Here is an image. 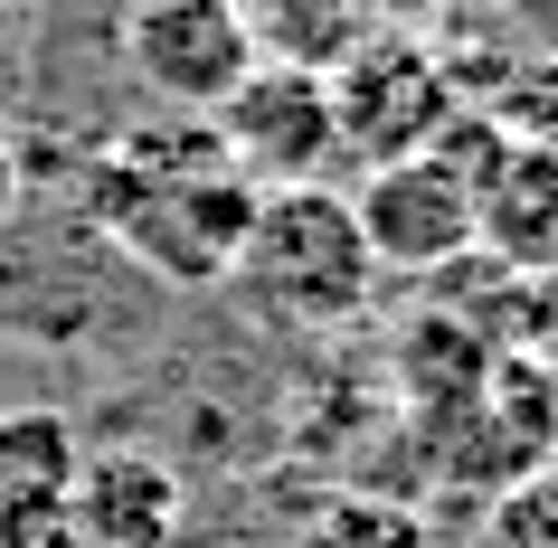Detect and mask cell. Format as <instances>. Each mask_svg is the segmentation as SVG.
Instances as JSON below:
<instances>
[{
  "mask_svg": "<svg viewBox=\"0 0 558 548\" xmlns=\"http://www.w3.org/2000/svg\"><path fill=\"white\" fill-rule=\"evenodd\" d=\"M256 199L265 190L236 171V151L218 143L208 114L123 123L114 143L86 161V218L114 236L143 275H161V284H180V293L228 284Z\"/></svg>",
  "mask_w": 558,
  "mask_h": 548,
  "instance_id": "cell-1",
  "label": "cell"
},
{
  "mask_svg": "<svg viewBox=\"0 0 558 548\" xmlns=\"http://www.w3.org/2000/svg\"><path fill=\"white\" fill-rule=\"evenodd\" d=\"M228 293L256 321H284V331H351L369 313V293H379L351 190H331V180L265 190L256 218H246V246L228 265Z\"/></svg>",
  "mask_w": 558,
  "mask_h": 548,
  "instance_id": "cell-2",
  "label": "cell"
},
{
  "mask_svg": "<svg viewBox=\"0 0 558 548\" xmlns=\"http://www.w3.org/2000/svg\"><path fill=\"white\" fill-rule=\"evenodd\" d=\"M454 114H464V86H454V58L426 29H369L331 66V123H341V151L360 171L436 151Z\"/></svg>",
  "mask_w": 558,
  "mask_h": 548,
  "instance_id": "cell-3",
  "label": "cell"
},
{
  "mask_svg": "<svg viewBox=\"0 0 558 548\" xmlns=\"http://www.w3.org/2000/svg\"><path fill=\"white\" fill-rule=\"evenodd\" d=\"M123 66L161 114H218L246 86L256 38L236 29L228 0H133L123 10Z\"/></svg>",
  "mask_w": 558,
  "mask_h": 548,
  "instance_id": "cell-4",
  "label": "cell"
},
{
  "mask_svg": "<svg viewBox=\"0 0 558 548\" xmlns=\"http://www.w3.org/2000/svg\"><path fill=\"white\" fill-rule=\"evenodd\" d=\"M208 123H218V143L236 151V171L256 180V190H303V180H323L331 161H341L331 76H313V66L256 58V66H246V86H236Z\"/></svg>",
  "mask_w": 558,
  "mask_h": 548,
  "instance_id": "cell-5",
  "label": "cell"
},
{
  "mask_svg": "<svg viewBox=\"0 0 558 548\" xmlns=\"http://www.w3.org/2000/svg\"><path fill=\"white\" fill-rule=\"evenodd\" d=\"M351 218H360V246H369L379 275H445V265L473 256V190L436 151L360 171Z\"/></svg>",
  "mask_w": 558,
  "mask_h": 548,
  "instance_id": "cell-6",
  "label": "cell"
},
{
  "mask_svg": "<svg viewBox=\"0 0 558 548\" xmlns=\"http://www.w3.org/2000/svg\"><path fill=\"white\" fill-rule=\"evenodd\" d=\"M464 190H473V246L521 284H558V151L493 143Z\"/></svg>",
  "mask_w": 558,
  "mask_h": 548,
  "instance_id": "cell-7",
  "label": "cell"
},
{
  "mask_svg": "<svg viewBox=\"0 0 558 548\" xmlns=\"http://www.w3.org/2000/svg\"><path fill=\"white\" fill-rule=\"evenodd\" d=\"M66 539L86 548H180L190 539V483L180 463L143 445H105L76 463V501H66Z\"/></svg>",
  "mask_w": 558,
  "mask_h": 548,
  "instance_id": "cell-8",
  "label": "cell"
},
{
  "mask_svg": "<svg viewBox=\"0 0 558 548\" xmlns=\"http://www.w3.org/2000/svg\"><path fill=\"white\" fill-rule=\"evenodd\" d=\"M86 435L58 406H0V548H58Z\"/></svg>",
  "mask_w": 558,
  "mask_h": 548,
  "instance_id": "cell-9",
  "label": "cell"
},
{
  "mask_svg": "<svg viewBox=\"0 0 558 548\" xmlns=\"http://www.w3.org/2000/svg\"><path fill=\"white\" fill-rule=\"evenodd\" d=\"M228 10H236V29L256 38V58L313 66V76H331V66L369 38L360 0H228Z\"/></svg>",
  "mask_w": 558,
  "mask_h": 548,
  "instance_id": "cell-10",
  "label": "cell"
},
{
  "mask_svg": "<svg viewBox=\"0 0 558 548\" xmlns=\"http://www.w3.org/2000/svg\"><path fill=\"white\" fill-rule=\"evenodd\" d=\"M303 548H436V539H426L408 511H388V501H331V511L303 529Z\"/></svg>",
  "mask_w": 558,
  "mask_h": 548,
  "instance_id": "cell-11",
  "label": "cell"
},
{
  "mask_svg": "<svg viewBox=\"0 0 558 548\" xmlns=\"http://www.w3.org/2000/svg\"><path fill=\"white\" fill-rule=\"evenodd\" d=\"M493 548H558V473H521V483H501Z\"/></svg>",
  "mask_w": 558,
  "mask_h": 548,
  "instance_id": "cell-12",
  "label": "cell"
},
{
  "mask_svg": "<svg viewBox=\"0 0 558 548\" xmlns=\"http://www.w3.org/2000/svg\"><path fill=\"white\" fill-rule=\"evenodd\" d=\"M511 20H521L530 58H558V0H511Z\"/></svg>",
  "mask_w": 558,
  "mask_h": 548,
  "instance_id": "cell-13",
  "label": "cell"
},
{
  "mask_svg": "<svg viewBox=\"0 0 558 548\" xmlns=\"http://www.w3.org/2000/svg\"><path fill=\"white\" fill-rule=\"evenodd\" d=\"M360 20H369V29H426L436 0H360Z\"/></svg>",
  "mask_w": 558,
  "mask_h": 548,
  "instance_id": "cell-14",
  "label": "cell"
},
{
  "mask_svg": "<svg viewBox=\"0 0 558 548\" xmlns=\"http://www.w3.org/2000/svg\"><path fill=\"white\" fill-rule=\"evenodd\" d=\"M10 218H20V143L0 133V228H10Z\"/></svg>",
  "mask_w": 558,
  "mask_h": 548,
  "instance_id": "cell-15",
  "label": "cell"
},
{
  "mask_svg": "<svg viewBox=\"0 0 558 548\" xmlns=\"http://www.w3.org/2000/svg\"><path fill=\"white\" fill-rule=\"evenodd\" d=\"M511 0H436V20H454V29H483V20H501Z\"/></svg>",
  "mask_w": 558,
  "mask_h": 548,
  "instance_id": "cell-16",
  "label": "cell"
},
{
  "mask_svg": "<svg viewBox=\"0 0 558 548\" xmlns=\"http://www.w3.org/2000/svg\"><path fill=\"white\" fill-rule=\"evenodd\" d=\"M549 473H558V454H549Z\"/></svg>",
  "mask_w": 558,
  "mask_h": 548,
  "instance_id": "cell-17",
  "label": "cell"
},
{
  "mask_svg": "<svg viewBox=\"0 0 558 548\" xmlns=\"http://www.w3.org/2000/svg\"><path fill=\"white\" fill-rule=\"evenodd\" d=\"M549 151H558V143H549Z\"/></svg>",
  "mask_w": 558,
  "mask_h": 548,
  "instance_id": "cell-18",
  "label": "cell"
}]
</instances>
